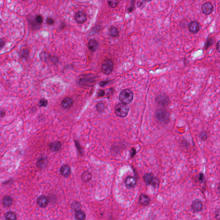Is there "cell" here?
<instances>
[{
	"label": "cell",
	"mask_w": 220,
	"mask_h": 220,
	"mask_svg": "<svg viewBox=\"0 0 220 220\" xmlns=\"http://www.w3.org/2000/svg\"><path fill=\"white\" fill-rule=\"evenodd\" d=\"M61 147V143L59 141L53 142L49 145V148L53 151H57L60 150Z\"/></svg>",
	"instance_id": "ac0fdd59"
},
{
	"label": "cell",
	"mask_w": 220,
	"mask_h": 220,
	"mask_svg": "<svg viewBox=\"0 0 220 220\" xmlns=\"http://www.w3.org/2000/svg\"><path fill=\"white\" fill-rule=\"evenodd\" d=\"M204 180V175L202 173L200 174L199 177V182L200 183V184H202Z\"/></svg>",
	"instance_id": "e575fe53"
},
{
	"label": "cell",
	"mask_w": 220,
	"mask_h": 220,
	"mask_svg": "<svg viewBox=\"0 0 220 220\" xmlns=\"http://www.w3.org/2000/svg\"><path fill=\"white\" fill-rule=\"evenodd\" d=\"M113 65L112 61L110 59H106L102 64L101 70L103 73L109 74L112 72L113 69Z\"/></svg>",
	"instance_id": "5b68a950"
},
{
	"label": "cell",
	"mask_w": 220,
	"mask_h": 220,
	"mask_svg": "<svg viewBox=\"0 0 220 220\" xmlns=\"http://www.w3.org/2000/svg\"><path fill=\"white\" fill-rule=\"evenodd\" d=\"M104 92L103 90H100L98 92V96H102L104 95Z\"/></svg>",
	"instance_id": "74e56055"
},
{
	"label": "cell",
	"mask_w": 220,
	"mask_h": 220,
	"mask_svg": "<svg viewBox=\"0 0 220 220\" xmlns=\"http://www.w3.org/2000/svg\"><path fill=\"white\" fill-rule=\"evenodd\" d=\"M133 97V93L132 91L129 89H125L120 93L119 99L123 104L126 105L132 102Z\"/></svg>",
	"instance_id": "6da1fadb"
},
{
	"label": "cell",
	"mask_w": 220,
	"mask_h": 220,
	"mask_svg": "<svg viewBox=\"0 0 220 220\" xmlns=\"http://www.w3.org/2000/svg\"><path fill=\"white\" fill-rule=\"evenodd\" d=\"M47 160L44 158H41L37 162V166L39 169H42L44 168L47 165Z\"/></svg>",
	"instance_id": "44dd1931"
},
{
	"label": "cell",
	"mask_w": 220,
	"mask_h": 220,
	"mask_svg": "<svg viewBox=\"0 0 220 220\" xmlns=\"http://www.w3.org/2000/svg\"><path fill=\"white\" fill-rule=\"evenodd\" d=\"M213 43V39H211V38H209V39L207 41V44H206V47H205V49H207L208 47H209L211 45V44H212Z\"/></svg>",
	"instance_id": "1f68e13d"
},
{
	"label": "cell",
	"mask_w": 220,
	"mask_h": 220,
	"mask_svg": "<svg viewBox=\"0 0 220 220\" xmlns=\"http://www.w3.org/2000/svg\"><path fill=\"white\" fill-rule=\"evenodd\" d=\"M35 20L38 24H41L43 23V18L40 15L37 16L35 18Z\"/></svg>",
	"instance_id": "f546056e"
},
{
	"label": "cell",
	"mask_w": 220,
	"mask_h": 220,
	"mask_svg": "<svg viewBox=\"0 0 220 220\" xmlns=\"http://www.w3.org/2000/svg\"><path fill=\"white\" fill-rule=\"evenodd\" d=\"M29 50L27 48L22 49L19 53L20 57L23 59H27L29 56Z\"/></svg>",
	"instance_id": "7402d4cb"
},
{
	"label": "cell",
	"mask_w": 220,
	"mask_h": 220,
	"mask_svg": "<svg viewBox=\"0 0 220 220\" xmlns=\"http://www.w3.org/2000/svg\"><path fill=\"white\" fill-rule=\"evenodd\" d=\"M129 110V107L123 103L117 104L115 108V112L116 115L121 118L126 117L128 114Z\"/></svg>",
	"instance_id": "277c9868"
},
{
	"label": "cell",
	"mask_w": 220,
	"mask_h": 220,
	"mask_svg": "<svg viewBox=\"0 0 220 220\" xmlns=\"http://www.w3.org/2000/svg\"><path fill=\"white\" fill-rule=\"evenodd\" d=\"M136 150L135 148H133L132 149L131 153H130V156H131V158H132V157L135 156L136 154Z\"/></svg>",
	"instance_id": "8d00e7d4"
},
{
	"label": "cell",
	"mask_w": 220,
	"mask_h": 220,
	"mask_svg": "<svg viewBox=\"0 0 220 220\" xmlns=\"http://www.w3.org/2000/svg\"><path fill=\"white\" fill-rule=\"evenodd\" d=\"M6 115V112L2 108H0V118L4 117Z\"/></svg>",
	"instance_id": "836d02e7"
},
{
	"label": "cell",
	"mask_w": 220,
	"mask_h": 220,
	"mask_svg": "<svg viewBox=\"0 0 220 220\" xmlns=\"http://www.w3.org/2000/svg\"><path fill=\"white\" fill-rule=\"evenodd\" d=\"M71 208L74 211H78L81 208V205L79 202H74L71 205Z\"/></svg>",
	"instance_id": "d4e9b609"
},
{
	"label": "cell",
	"mask_w": 220,
	"mask_h": 220,
	"mask_svg": "<svg viewBox=\"0 0 220 220\" xmlns=\"http://www.w3.org/2000/svg\"><path fill=\"white\" fill-rule=\"evenodd\" d=\"M150 198L146 194H142L140 196L139 202L142 205L147 206L150 203Z\"/></svg>",
	"instance_id": "4fadbf2b"
},
{
	"label": "cell",
	"mask_w": 220,
	"mask_h": 220,
	"mask_svg": "<svg viewBox=\"0 0 220 220\" xmlns=\"http://www.w3.org/2000/svg\"><path fill=\"white\" fill-rule=\"evenodd\" d=\"M109 33L112 36L116 37L118 36V29L115 27L112 26L110 28Z\"/></svg>",
	"instance_id": "484cf974"
},
{
	"label": "cell",
	"mask_w": 220,
	"mask_h": 220,
	"mask_svg": "<svg viewBox=\"0 0 220 220\" xmlns=\"http://www.w3.org/2000/svg\"><path fill=\"white\" fill-rule=\"evenodd\" d=\"M5 44L4 40L2 38H0V49H1L4 47Z\"/></svg>",
	"instance_id": "d590c367"
},
{
	"label": "cell",
	"mask_w": 220,
	"mask_h": 220,
	"mask_svg": "<svg viewBox=\"0 0 220 220\" xmlns=\"http://www.w3.org/2000/svg\"><path fill=\"white\" fill-rule=\"evenodd\" d=\"M12 201L11 197L9 196H6L3 199V203L5 206H10L12 203Z\"/></svg>",
	"instance_id": "ffe728a7"
},
{
	"label": "cell",
	"mask_w": 220,
	"mask_h": 220,
	"mask_svg": "<svg viewBox=\"0 0 220 220\" xmlns=\"http://www.w3.org/2000/svg\"><path fill=\"white\" fill-rule=\"evenodd\" d=\"M108 4L110 6H111V8H115L117 6L119 2L117 1H109L108 2Z\"/></svg>",
	"instance_id": "f1b7e54d"
},
{
	"label": "cell",
	"mask_w": 220,
	"mask_h": 220,
	"mask_svg": "<svg viewBox=\"0 0 220 220\" xmlns=\"http://www.w3.org/2000/svg\"><path fill=\"white\" fill-rule=\"evenodd\" d=\"M156 117L160 122L164 124L168 123L169 121L170 115L166 110L160 109L156 113Z\"/></svg>",
	"instance_id": "3957f363"
},
{
	"label": "cell",
	"mask_w": 220,
	"mask_h": 220,
	"mask_svg": "<svg viewBox=\"0 0 220 220\" xmlns=\"http://www.w3.org/2000/svg\"><path fill=\"white\" fill-rule=\"evenodd\" d=\"M89 49L92 52H95L98 47V43L94 39H91L88 43Z\"/></svg>",
	"instance_id": "2e32d148"
},
{
	"label": "cell",
	"mask_w": 220,
	"mask_h": 220,
	"mask_svg": "<svg viewBox=\"0 0 220 220\" xmlns=\"http://www.w3.org/2000/svg\"><path fill=\"white\" fill-rule=\"evenodd\" d=\"M216 47L217 50L219 52H220V41H218L217 43Z\"/></svg>",
	"instance_id": "ab89813d"
},
{
	"label": "cell",
	"mask_w": 220,
	"mask_h": 220,
	"mask_svg": "<svg viewBox=\"0 0 220 220\" xmlns=\"http://www.w3.org/2000/svg\"><path fill=\"white\" fill-rule=\"evenodd\" d=\"M136 180L135 178L132 176H128L125 180V184L128 188H133L136 186Z\"/></svg>",
	"instance_id": "30bf717a"
},
{
	"label": "cell",
	"mask_w": 220,
	"mask_h": 220,
	"mask_svg": "<svg viewBox=\"0 0 220 220\" xmlns=\"http://www.w3.org/2000/svg\"><path fill=\"white\" fill-rule=\"evenodd\" d=\"M82 181L84 182H88L90 181L92 179V175L89 171H85L82 174L81 176Z\"/></svg>",
	"instance_id": "e0dca14e"
},
{
	"label": "cell",
	"mask_w": 220,
	"mask_h": 220,
	"mask_svg": "<svg viewBox=\"0 0 220 220\" xmlns=\"http://www.w3.org/2000/svg\"><path fill=\"white\" fill-rule=\"evenodd\" d=\"M108 83V81H102V82L100 83V85L101 86V87H104V86L107 84Z\"/></svg>",
	"instance_id": "f35d334b"
},
{
	"label": "cell",
	"mask_w": 220,
	"mask_h": 220,
	"mask_svg": "<svg viewBox=\"0 0 220 220\" xmlns=\"http://www.w3.org/2000/svg\"><path fill=\"white\" fill-rule=\"evenodd\" d=\"M48 203V199L44 196H40L37 200V204L40 207L45 208Z\"/></svg>",
	"instance_id": "7c38bea8"
},
{
	"label": "cell",
	"mask_w": 220,
	"mask_h": 220,
	"mask_svg": "<svg viewBox=\"0 0 220 220\" xmlns=\"http://www.w3.org/2000/svg\"><path fill=\"white\" fill-rule=\"evenodd\" d=\"M75 18L77 23L81 24L84 23L87 20L86 15L83 12L79 11L76 13Z\"/></svg>",
	"instance_id": "8fae6325"
},
{
	"label": "cell",
	"mask_w": 220,
	"mask_h": 220,
	"mask_svg": "<svg viewBox=\"0 0 220 220\" xmlns=\"http://www.w3.org/2000/svg\"><path fill=\"white\" fill-rule=\"evenodd\" d=\"M74 101L72 98L67 97L62 101V105L65 108H70L73 105Z\"/></svg>",
	"instance_id": "9a60e30c"
},
{
	"label": "cell",
	"mask_w": 220,
	"mask_h": 220,
	"mask_svg": "<svg viewBox=\"0 0 220 220\" xmlns=\"http://www.w3.org/2000/svg\"><path fill=\"white\" fill-rule=\"evenodd\" d=\"M86 217L85 213L81 210L76 211L75 214V218L77 220H85Z\"/></svg>",
	"instance_id": "d6986e66"
},
{
	"label": "cell",
	"mask_w": 220,
	"mask_h": 220,
	"mask_svg": "<svg viewBox=\"0 0 220 220\" xmlns=\"http://www.w3.org/2000/svg\"><path fill=\"white\" fill-rule=\"evenodd\" d=\"M48 104V101L45 98H42L39 102L40 107H46Z\"/></svg>",
	"instance_id": "83f0119b"
},
{
	"label": "cell",
	"mask_w": 220,
	"mask_h": 220,
	"mask_svg": "<svg viewBox=\"0 0 220 220\" xmlns=\"http://www.w3.org/2000/svg\"><path fill=\"white\" fill-rule=\"evenodd\" d=\"M203 203L200 200L196 199L191 204V208L194 212H198L201 211L203 209Z\"/></svg>",
	"instance_id": "52a82bcc"
},
{
	"label": "cell",
	"mask_w": 220,
	"mask_h": 220,
	"mask_svg": "<svg viewBox=\"0 0 220 220\" xmlns=\"http://www.w3.org/2000/svg\"><path fill=\"white\" fill-rule=\"evenodd\" d=\"M2 24V21L1 19H0V25H1Z\"/></svg>",
	"instance_id": "60d3db41"
},
{
	"label": "cell",
	"mask_w": 220,
	"mask_h": 220,
	"mask_svg": "<svg viewBox=\"0 0 220 220\" xmlns=\"http://www.w3.org/2000/svg\"><path fill=\"white\" fill-rule=\"evenodd\" d=\"M6 220H16L17 217L15 213L13 211H8L5 216Z\"/></svg>",
	"instance_id": "603a6c76"
},
{
	"label": "cell",
	"mask_w": 220,
	"mask_h": 220,
	"mask_svg": "<svg viewBox=\"0 0 220 220\" xmlns=\"http://www.w3.org/2000/svg\"><path fill=\"white\" fill-rule=\"evenodd\" d=\"M156 101L158 104L162 105H167L169 104V98L167 96L165 95H160L157 96Z\"/></svg>",
	"instance_id": "9c48e42d"
},
{
	"label": "cell",
	"mask_w": 220,
	"mask_h": 220,
	"mask_svg": "<svg viewBox=\"0 0 220 220\" xmlns=\"http://www.w3.org/2000/svg\"><path fill=\"white\" fill-rule=\"evenodd\" d=\"M60 171L61 174L65 177H68L70 175L71 170L70 167L68 165H65L62 166L60 169Z\"/></svg>",
	"instance_id": "5bb4252c"
},
{
	"label": "cell",
	"mask_w": 220,
	"mask_h": 220,
	"mask_svg": "<svg viewBox=\"0 0 220 220\" xmlns=\"http://www.w3.org/2000/svg\"><path fill=\"white\" fill-rule=\"evenodd\" d=\"M188 30L193 34L197 33L200 30V25L199 23L196 21L191 22L188 25Z\"/></svg>",
	"instance_id": "8992f818"
},
{
	"label": "cell",
	"mask_w": 220,
	"mask_h": 220,
	"mask_svg": "<svg viewBox=\"0 0 220 220\" xmlns=\"http://www.w3.org/2000/svg\"><path fill=\"white\" fill-rule=\"evenodd\" d=\"M40 59L43 61H47L50 58V54L47 52H42L39 54Z\"/></svg>",
	"instance_id": "cb8c5ba5"
},
{
	"label": "cell",
	"mask_w": 220,
	"mask_h": 220,
	"mask_svg": "<svg viewBox=\"0 0 220 220\" xmlns=\"http://www.w3.org/2000/svg\"><path fill=\"white\" fill-rule=\"evenodd\" d=\"M144 181L147 185H151L154 188L158 187L159 180L151 173H145L143 177Z\"/></svg>",
	"instance_id": "7a4b0ae2"
},
{
	"label": "cell",
	"mask_w": 220,
	"mask_h": 220,
	"mask_svg": "<svg viewBox=\"0 0 220 220\" xmlns=\"http://www.w3.org/2000/svg\"><path fill=\"white\" fill-rule=\"evenodd\" d=\"M145 1H138L137 2V6L138 8H142L145 6Z\"/></svg>",
	"instance_id": "4dcf8cb0"
},
{
	"label": "cell",
	"mask_w": 220,
	"mask_h": 220,
	"mask_svg": "<svg viewBox=\"0 0 220 220\" xmlns=\"http://www.w3.org/2000/svg\"><path fill=\"white\" fill-rule=\"evenodd\" d=\"M213 6L212 4L210 2L205 3L202 6V10L203 13L206 15L211 13L213 10Z\"/></svg>",
	"instance_id": "ba28073f"
},
{
	"label": "cell",
	"mask_w": 220,
	"mask_h": 220,
	"mask_svg": "<svg viewBox=\"0 0 220 220\" xmlns=\"http://www.w3.org/2000/svg\"><path fill=\"white\" fill-rule=\"evenodd\" d=\"M47 23L49 25H52L54 24V20L51 18H48L47 19Z\"/></svg>",
	"instance_id": "d6a6232c"
},
{
	"label": "cell",
	"mask_w": 220,
	"mask_h": 220,
	"mask_svg": "<svg viewBox=\"0 0 220 220\" xmlns=\"http://www.w3.org/2000/svg\"><path fill=\"white\" fill-rule=\"evenodd\" d=\"M104 108H105L104 105L103 103L99 102L97 104V105H96L97 111H100V112H102L104 110Z\"/></svg>",
	"instance_id": "4316f807"
}]
</instances>
